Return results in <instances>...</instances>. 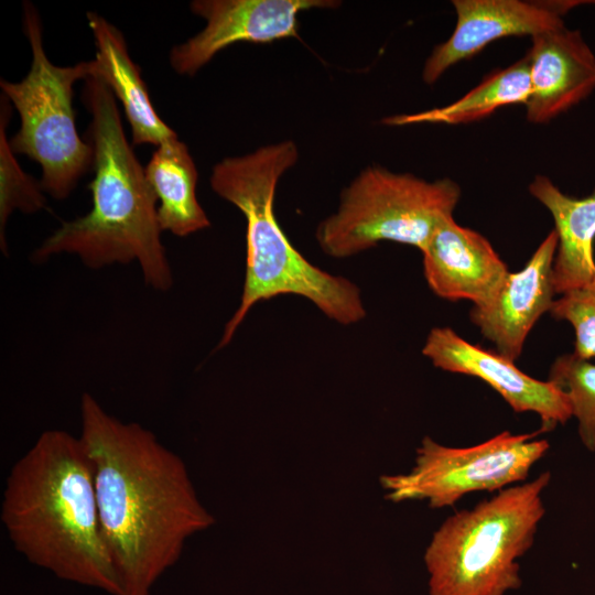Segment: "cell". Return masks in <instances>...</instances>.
Here are the masks:
<instances>
[{
  "mask_svg": "<svg viewBox=\"0 0 595 595\" xmlns=\"http://www.w3.org/2000/svg\"><path fill=\"white\" fill-rule=\"evenodd\" d=\"M339 4L335 0H194L190 9L205 20V26L170 50V65L176 74L192 77L235 43L296 37L300 12Z\"/></svg>",
  "mask_w": 595,
  "mask_h": 595,
  "instance_id": "9c48e42d",
  "label": "cell"
},
{
  "mask_svg": "<svg viewBox=\"0 0 595 595\" xmlns=\"http://www.w3.org/2000/svg\"><path fill=\"white\" fill-rule=\"evenodd\" d=\"M528 190L554 220L558 247L552 281L555 294L591 283L595 278V191L585 197H572L544 175H537Z\"/></svg>",
  "mask_w": 595,
  "mask_h": 595,
  "instance_id": "2e32d148",
  "label": "cell"
},
{
  "mask_svg": "<svg viewBox=\"0 0 595 595\" xmlns=\"http://www.w3.org/2000/svg\"><path fill=\"white\" fill-rule=\"evenodd\" d=\"M1 94L0 99V247L8 255L6 227L13 212L33 214L46 205L45 193L40 181L20 166L7 134L12 107Z\"/></svg>",
  "mask_w": 595,
  "mask_h": 595,
  "instance_id": "d6986e66",
  "label": "cell"
},
{
  "mask_svg": "<svg viewBox=\"0 0 595 595\" xmlns=\"http://www.w3.org/2000/svg\"><path fill=\"white\" fill-rule=\"evenodd\" d=\"M550 314L573 327L575 356L585 360L595 358V278L585 286L555 299Z\"/></svg>",
  "mask_w": 595,
  "mask_h": 595,
  "instance_id": "44dd1931",
  "label": "cell"
},
{
  "mask_svg": "<svg viewBox=\"0 0 595 595\" xmlns=\"http://www.w3.org/2000/svg\"><path fill=\"white\" fill-rule=\"evenodd\" d=\"M422 354L442 370L476 377L497 391L517 413L533 412L541 432L565 424L572 418L567 396L549 380L521 371L515 361L497 351L473 345L450 327H434Z\"/></svg>",
  "mask_w": 595,
  "mask_h": 595,
  "instance_id": "8fae6325",
  "label": "cell"
},
{
  "mask_svg": "<svg viewBox=\"0 0 595 595\" xmlns=\"http://www.w3.org/2000/svg\"><path fill=\"white\" fill-rule=\"evenodd\" d=\"M533 433L504 431L467 447L445 446L425 436L409 473L385 475L380 484L392 502L426 500L431 508L455 505L476 491H499L524 482L548 452L547 440Z\"/></svg>",
  "mask_w": 595,
  "mask_h": 595,
  "instance_id": "ba28073f",
  "label": "cell"
},
{
  "mask_svg": "<svg viewBox=\"0 0 595 595\" xmlns=\"http://www.w3.org/2000/svg\"><path fill=\"white\" fill-rule=\"evenodd\" d=\"M530 96V77L527 56L483 79L459 99L441 108L411 115H400L383 120L387 125L410 123H469L494 113L498 108L522 104Z\"/></svg>",
  "mask_w": 595,
  "mask_h": 595,
  "instance_id": "ac0fdd59",
  "label": "cell"
},
{
  "mask_svg": "<svg viewBox=\"0 0 595 595\" xmlns=\"http://www.w3.org/2000/svg\"><path fill=\"white\" fill-rule=\"evenodd\" d=\"M550 479L541 473L447 517L424 553L429 595H505L519 588L518 560L534 542Z\"/></svg>",
  "mask_w": 595,
  "mask_h": 595,
  "instance_id": "5b68a950",
  "label": "cell"
},
{
  "mask_svg": "<svg viewBox=\"0 0 595 595\" xmlns=\"http://www.w3.org/2000/svg\"><path fill=\"white\" fill-rule=\"evenodd\" d=\"M452 3L456 12L455 29L425 61L422 78L428 85L494 41L518 35L532 37L564 26L563 17L570 10L592 1L454 0Z\"/></svg>",
  "mask_w": 595,
  "mask_h": 595,
  "instance_id": "30bf717a",
  "label": "cell"
},
{
  "mask_svg": "<svg viewBox=\"0 0 595 595\" xmlns=\"http://www.w3.org/2000/svg\"><path fill=\"white\" fill-rule=\"evenodd\" d=\"M80 421L100 530L123 595H149L186 540L215 518L199 501L183 459L150 430L118 420L87 392Z\"/></svg>",
  "mask_w": 595,
  "mask_h": 595,
  "instance_id": "6da1fadb",
  "label": "cell"
},
{
  "mask_svg": "<svg viewBox=\"0 0 595 595\" xmlns=\"http://www.w3.org/2000/svg\"><path fill=\"white\" fill-rule=\"evenodd\" d=\"M429 288L448 301L489 304L510 272L491 244L479 232L445 218L422 251Z\"/></svg>",
  "mask_w": 595,
  "mask_h": 595,
  "instance_id": "4fadbf2b",
  "label": "cell"
},
{
  "mask_svg": "<svg viewBox=\"0 0 595 595\" xmlns=\"http://www.w3.org/2000/svg\"><path fill=\"white\" fill-rule=\"evenodd\" d=\"M1 520L14 548L57 577L123 595L104 541L94 470L79 437L41 433L12 466Z\"/></svg>",
  "mask_w": 595,
  "mask_h": 595,
  "instance_id": "7a4b0ae2",
  "label": "cell"
},
{
  "mask_svg": "<svg viewBox=\"0 0 595 595\" xmlns=\"http://www.w3.org/2000/svg\"><path fill=\"white\" fill-rule=\"evenodd\" d=\"M298 159V145L286 140L244 155L225 158L212 170V190L237 207L247 224L242 294L238 309L225 325L217 348L229 344L257 302L282 294L303 296L327 317L344 325L358 323L366 316L358 286L306 260L292 246L275 219L277 185Z\"/></svg>",
  "mask_w": 595,
  "mask_h": 595,
  "instance_id": "277c9868",
  "label": "cell"
},
{
  "mask_svg": "<svg viewBox=\"0 0 595 595\" xmlns=\"http://www.w3.org/2000/svg\"><path fill=\"white\" fill-rule=\"evenodd\" d=\"M22 28L32 62L20 82L0 79V88L20 117L19 130L9 139L13 153L41 166L40 183L45 194L66 199L79 180L91 170L93 149L76 126L73 87L96 75L95 60L57 66L43 45V24L34 4H22Z\"/></svg>",
  "mask_w": 595,
  "mask_h": 595,
  "instance_id": "8992f818",
  "label": "cell"
},
{
  "mask_svg": "<svg viewBox=\"0 0 595 595\" xmlns=\"http://www.w3.org/2000/svg\"><path fill=\"white\" fill-rule=\"evenodd\" d=\"M80 98L90 115L93 205L44 239L31 260L41 263L66 253L94 270L138 262L148 285L167 291L173 274L161 239L158 199L127 140L117 99L96 75L84 80Z\"/></svg>",
  "mask_w": 595,
  "mask_h": 595,
  "instance_id": "3957f363",
  "label": "cell"
},
{
  "mask_svg": "<svg viewBox=\"0 0 595 595\" xmlns=\"http://www.w3.org/2000/svg\"><path fill=\"white\" fill-rule=\"evenodd\" d=\"M144 172L158 199L162 231L186 237L210 226L196 196L197 169L183 141L175 138L156 147Z\"/></svg>",
  "mask_w": 595,
  "mask_h": 595,
  "instance_id": "e0dca14e",
  "label": "cell"
},
{
  "mask_svg": "<svg viewBox=\"0 0 595 595\" xmlns=\"http://www.w3.org/2000/svg\"><path fill=\"white\" fill-rule=\"evenodd\" d=\"M556 247L553 229L521 270L508 273L489 304L473 306L469 312L482 335L512 361L520 357L528 334L555 300L552 268Z\"/></svg>",
  "mask_w": 595,
  "mask_h": 595,
  "instance_id": "7c38bea8",
  "label": "cell"
},
{
  "mask_svg": "<svg viewBox=\"0 0 595 595\" xmlns=\"http://www.w3.org/2000/svg\"><path fill=\"white\" fill-rule=\"evenodd\" d=\"M527 54L530 96L527 120L545 123L595 89V54L578 30L565 25L531 37Z\"/></svg>",
  "mask_w": 595,
  "mask_h": 595,
  "instance_id": "5bb4252c",
  "label": "cell"
},
{
  "mask_svg": "<svg viewBox=\"0 0 595 595\" xmlns=\"http://www.w3.org/2000/svg\"><path fill=\"white\" fill-rule=\"evenodd\" d=\"M548 380L563 391L571 403L572 416L583 445L595 451V364L573 353L559 356L551 365Z\"/></svg>",
  "mask_w": 595,
  "mask_h": 595,
  "instance_id": "ffe728a7",
  "label": "cell"
},
{
  "mask_svg": "<svg viewBox=\"0 0 595 595\" xmlns=\"http://www.w3.org/2000/svg\"><path fill=\"white\" fill-rule=\"evenodd\" d=\"M461 198L451 178L426 181L410 173L368 166L342 192L337 210L316 229L321 249L347 258L380 241L426 247Z\"/></svg>",
  "mask_w": 595,
  "mask_h": 595,
  "instance_id": "52a82bcc",
  "label": "cell"
},
{
  "mask_svg": "<svg viewBox=\"0 0 595 595\" xmlns=\"http://www.w3.org/2000/svg\"><path fill=\"white\" fill-rule=\"evenodd\" d=\"M96 46V76L120 102L131 128L132 145L160 144L178 138L158 115L140 67L132 61L121 31L97 12L86 13Z\"/></svg>",
  "mask_w": 595,
  "mask_h": 595,
  "instance_id": "9a60e30c",
  "label": "cell"
}]
</instances>
